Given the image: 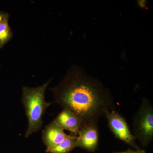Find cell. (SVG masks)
<instances>
[{"label":"cell","mask_w":153,"mask_h":153,"mask_svg":"<svg viewBox=\"0 0 153 153\" xmlns=\"http://www.w3.org/2000/svg\"><path fill=\"white\" fill-rule=\"evenodd\" d=\"M52 91L55 102L76 115L82 126L97 124L105 113L116 109L110 91L80 67L71 68Z\"/></svg>","instance_id":"6da1fadb"},{"label":"cell","mask_w":153,"mask_h":153,"mask_svg":"<svg viewBox=\"0 0 153 153\" xmlns=\"http://www.w3.org/2000/svg\"><path fill=\"white\" fill-rule=\"evenodd\" d=\"M50 81L35 88L24 87L22 89V102L28 119L26 138L40 130L43 126L45 111L53 103L47 102L45 98V91Z\"/></svg>","instance_id":"7a4b0ae2"},{"label":"cell","mask_w":153,"mask_h":153,"mask_svg":"<svg viewBox=\"0 0 153 153\" xmlns=\"http://www.w3.org/2000/svg\"><path fill=\"white\" fill-rule=\"evenodd\" d=\"M132 120L134 136L143 147L147 146L153 140V106L148 99L143 97Z\"/></svg>","instance_id":"3957f363"},{"label":"cell","mask_w":153,"mask_h":153,"mask_svg":"<svg viewBox=\"0 0 153 153\" xmlns=\"http://www.w3.org/2000/svg\"><path fill=\"white\" fill-rule=\"evenodd\" d=\"M108 127L118 139L129 145L134 149H140L136 143L135 138L131 131L125 118L116 109H113L105 113Z\"/></svg>","instance_id":"277c9868"},{"label":"cell","mask_w":153,"mask_h":153,"mask_svg":"<svg viewBox=\"0 0 153 153\" xmlns=\"http://www.w3.org/2000/svg\"><path fill=\"white\" fill-rule=\"evenodd\" d=\"M99 143L97 124H89L82 126L77 134L76 147L94 152L97 149Z\"/></svg>","instance_id":"5b68a950"},{"label":"cell","mask_w":153,"mask_h":153,"mask_svg":"<svg viewBox=\"0 0 153 153\" xmlns=\"http://www.w3.org/2000/svg\"><path fill=\"white\" fill-rule=\"evenodd\" d=\"M69 135L65 133L64 130L53 120L43 130L42 140L47 149H49L59 144Z\"/></svg>","instance_id":"8992f818"},{"label":"cell","mask_w":153,"mask_h":153,"mask_svg":"<svg viewBox=\"0 0 153 153\" xmlns=\"http://www.w3.org/2000/svg\"><path fill=\"white\" fill-rule=\"evenodd\" d=\"M53 120L64 130H66L76 135L82 126V122L79 118L66 108H63Z\"/></svg>","instance_id":"52a82bcc"},{"label":"cell","mask_w":153,"mask_h":153,"mask_svg":"<svg viewBox=\"0 0 153 153\" xmlns=\"http://www.w3.org/2000/svg\"><path fill=\"white\" fill-rule=\"evenodd\" d=\"M77 135H69L67 138L53 147L46 149L47 153H69L76 147Z\"/></svg>","instance_id":"ba28073f"},{"label":"cell","mask_w":153,"mask_h":153,"mask_svg":"<svg viewBox=\"0 0 153 153\" xmlns=\"http://www.w3.org/2000/svg\"><path fill=\"white\" fill-rule=\"evenodd\" d=\"M12 36V31L8 24V16L7 14L0 24V48L7 43Z\"/></svg>","instance_id":"9c48e42d"},{"label":"cell","mask_w":153,"mask_h":153,"mask_svg":"<svg viewBox=\"0 0 153 153\" xmlns=\"http://www.w3.org/2000/svg\"><path fill=\"white\" fill-rule=\"evenodd\" d=\"M113 153H146L143 150L140 149L135 150V149H129L127 150L124 151L123 152H114Z\"/></svg>","instance_id":"30bf717a"},{"label":"cell","mask_w":153,"mask_h":153,"mask_svg":"<svg viewBox=\"0 0 153 153\" xmlns=\"http://www.w3.org/2000/svg\"><path fill=\"white\" fill-rule=\"evenodd\" d=\"M7 14L5 13H3V12H0V24L1 22L3 21L4 17H5L6 15Z\"/></svg>","instance_id":"8fae6325"}]
</instances>
